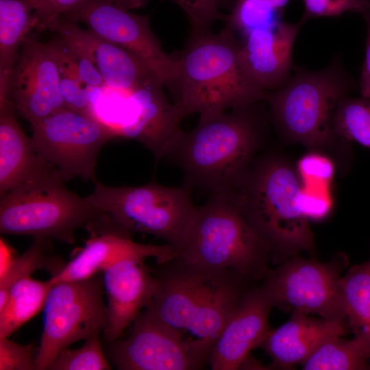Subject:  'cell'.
I'll return each instance as SVG.
<instances>
[{"instance_id":"6da1fadb","label":"cell","mask_w":370,"mask_h":370,"mask_svg":"<svg viewBox=\"0 0 370 370\" xmlns=\"http://www.w3.org/2000/svg\"><path fill=\"white\" fill-rule=\"evenodd\" d=\"M259 101L201 114L192 130L181 133L165 158L181 169L186 185L211 195H229L236 189L260 144Z\"/></svg>"},{"instance_id":"7a4b0ae2","label":"cell","mask_w":370,"mask_h":370,"mask_svg":"<svg viewBox=\"0 0 370 370\" xmlns=\"http://www.w3.org/2000/svg\"><path fill=\"white\" fill-rule=\"evenodd\" d=\"M236 36L224 26L218 33L190 32L184 48L175 57L176 77L167 86L182 119L265 101L267 92L244 67L241 40Z\"/></svg>"},{"instance_id":"3957f363","label":"cell","mask_w":370,"mask_h":370,"mask_svg":"<svg viewBox=\"0 0 370 370\" xmlns=\"http://www.w3.org/2000/svg\"><path fill=\"white\" fill-rule=\"evenodd\" d=\"M158 264L153 272L157 291L145 309L183 335L188 332L191 338L212 347L253 280L231 269L176 258Z\"/></svg>"},{"instance_id":"277c9868","label":"cell","mask_w":370,"mask_h":370,"mask_svg":"<svg viewBox=\"0 0 370 370\" xmlns=\"http://www.w3.org/2000/svg\"><path fill=\"white\" fill-rule=\"evenodd\" d=\"M302 188L299 175L282 159L254 160L230 195L243 215L268 245L271 260L312 252L313 234L298 204Z\"/></svg>"},{"instance_id":"5b68a950","label":"cell","mask_w":370,"mask_h":370,"mask_svg":"<svg viewBox=\"0 0 370 370\" xmlns=\"http://www.w3.org/2000/svg\"><path fill=\"white\" fill-rule=\"evenodd\" d=\"M175 252L184 262L231 269L253 281L263 278L271 259L268 245L225 194L195 206Z\"/></svg>"},{"instance_id":"8992f818","label":"cell","mask_w":370,"mask_h":370,"mask_svg":"<svg viewBox=\"0 0 370 370\" xmlns=\"http://www.w3.org/2000/svg\"><path fill=\"white\" fill-rule=\"evenodd\" d=\"M358 89L339 56L324 69L295 66L287 83L267 92L265 101L276 127L290 140L311 149L348 144L336 134L334 119L339 100Z\"/></svg>"},{"instance_id":"52a82bcc","label":"cell","mask_w":370,"mask_h":370,"mask_svg":"<svg viewBox=\"0 0 370 370\" xmlns=\"http://www.w3.org/2000/svg\"><path fill=\"white\" fill-rule=\"evenodd\" d=\"M64 182L59 171L47 162L0 197V233L73 244L75 232L103 214L88 196L79 197Z\"/></svg>"},{"instance_id":"ba28073f","label":"cell","mask_w":370,"mask_h":370,"mask_svg":"<svg viewBox=\"0 0 370 370\" xmlns=\"http://www.w3.org/2000/svg\"><path fill=\"white\" fill-rule=\"evenodd\" d=\"M90 201L116 224L131 232L149 234L175 248L195 206L192 188L155 180L134 186H109L97 180Z\"/></svg>"},{"instance_id":"9c48e42d","label":"cell","mask_w":370,"mask_h":370,"mask_svg":"<svg viewBox=\"0 0 370 370\" xmlns=\"http://www.w3.org/2000/svg\"><path fill=\"white\" fill-rule=\"evenodd\" d=\"M103 288L99 273L83 280L53 284L43 308L36 370L47 369L56 356L73 343L103 331L108 320Z\"/></svg>"},{"instance_id":"30bf717a","label":"cell","mask_w":370,"mask_h":370,"mask_svg":"<svg viewBox=\"0 0 370 370\" xmlns=\"http://www.w3.org/2000/svg\"><path fill=\"white\" fill-rule=\"evenodd\" d=\"M31 128L36 151L59 171L64 182L77 177L97 181V159L101 148L119 137L114 126L69 108L52 114Z\"/></svg>"},{"instance_id":"8fae6325","label":"cell","mask_w":370,"mask_h":370,"mask_svg":"<svg viewBox=\"0 0 370 370\" xmlns=\"http://www.w3.org/2000/svg\"><path fill=\"white\" fill-rule=\"evenodd\" d=\"M345 263L344 257L320 262L294 256L277 269H269L262 286L274 307L347 324L341 288Z\"/></svg>"},{"instance_id":"7c38bea8","label":"cell","mask_w":370,"mask_h":370,"mask_svg":"<svg viewBox=\"0 0 370 370\" xmlns=\"http://www.w3.org/2000/svg\"><path fill=\"white\" fill-rule=\"evenodd\" d=\"M108 357L121 370H195L210 362L212 345L186 338L144 310L130 334L108 343Z\"/></svg>"},{"instance_id":"4fadbf2b","label":"cell","mask_w":370,"mask_h":370,"mask_svg":"<svg viewBox=\"0 0 370 370\" xmlns=\"http://www.w3.org/2000/svg\"><path fill=\"white\" fill-rule=\"evenodd\" d=\"M84 23L97 36L132 53L145 63L164 86L175 79L177 63L168 56L149 25V15L135 14L109 0H80L60 16Z\"/></svg>"},{"instance_id":"5bb4252c","label":"cell","mask_w":370,"mask_h":370,"mask_svg":"<svg viewBox=\"0 0 370 370\" xmlns=\"http://www.w3.org/2000/svg\"><path fill=\"white\" fill-rule=\"evenodd\" d=\"M60 79L51 42H41L28 37L12 73L8 99L31 127L67 108L60 92Z\"/></svg>"},{"instance_id":"9a60e30c","label":"cell","mask_w":370,"mask_h":370,"mask_svg":"<svg viewBox=\"0 0 370 370\" xmlns=\"http://www.w3.org/2000/svg\"><path fill=\"white\" fill-rule=\"evenodd\" d=\"M46 29L58 33L71 48L87 56L99 71L104 84L111 88L130 92L153 80H160L132 53L75 23L59 16L49 21Z\"/></svg>"},{"instance_id":"2e32d148","label":"cell","mask_w":370,"mask_h":370,"mask_svg":"<svg viewBox=\"0 0 370 370\" xmlns=\"http://www.w3.org/2000/svg\"><path fill=\"white\" fill-rule=\"evenodd\" d=\"M273 304L263 286H253L234 310L212 345L213 370L240 369L250 351L260 346L270 330Z\"/></svg>"},{"instance_id":"e0dca14e","label":"cell","mask_w":370,"mask_h":370,"mask_svg":"<svg viewBox=\"0 0 370 370\" xmlns=\"http://www.w3.org/2000/svg\"><path fill=\"white\" fill-rule=\"evenodd\" d=\"M173 246L134 242L130 232L118 225L108 231L95 233L71 261L50 280L53 284L90 278L111 265L126 260H143L154 258L158 264L176 257Z\"/></svg>"},{"instance_id":"ac0fdd59","label":"cell","mask_w":370,"mask_h":370,"mask_svg":"<svg viewBox=\"0 0 370 370\" xmlns=\"http://www.w3.org/2000/svg\"><path fill=\"white\" fill-rule=\"evenodd\" d=\"M303 24L280 21L256 28L243 36L241 56L253 82L267 92L283 87L291 78L294 65L292 51Z\"/></svg>"},{"instance_id":"d6986e66","label":"cell","mask_w":370,"mask_h":370,"mask_svg":"<svg viewBox=\"0 0 370 370\" xmlns=\"http://www.w3.org/2000/svg\"><path fill=\"white\" fill-rule=\"evenodd\" d=\"M103 272L108 299V320L103 332L106 341L110 343L119 338L142 309L151 304L158 282L143 260H123Z\"/></svg>"},{"instance_id":"ffe728a7","label":"cell","mask_w":370,"mask_h":370,"mask_svg":"<svg viewBox=\"0 0 370 370\" xmlns=\"http://www.w3.org/2000/svg\"><path fill=\"white\" fill-rule=\"evenodd\" d=\"M348 328L342 321L314 319L293 312L288 321L270 329L260 347L275 365L291 367L301 365L323 342L334 336H343Z\"/></svg>"},{"instance_id":"44dd1931","label":"cell","mask_w":370,"mask_h":370,"mask_svg":"<svg viewBox=\"0 0 370 370\" xmlns=\"http://www.w3.org/2000/svg\"><path fill=\"white\" fill-rule=\"evenodd\" d=\"M14 110L10 100L0 101V197L47 162L36 151Z\"/></svg>"},{"instance_id":"7402d4cb","label":"cell","mask_w":370,"mask_h":370,"mask_svg":"<svg viewBox=\"0 0 370 370\" xmlns=\"http://www.w3.org/2000/svg\"><path fill=\"white\" fill-rule=\"evenodd\" d=\"M32 29L36 21L29 0H0V101L8 99L13 69Z\"/></svg>"},{"instance_id":"603a6c76","label":"cell","mask_w":370,"mask_h":370,"mask_svg":"<svg viewBox=\"0 0 370 370\" xmlns=\"http://www.w3.org/2000/svg\"><path fill=\"white\" fill-rule=\"evenodd\" d=\"M53 284L27 277L12 287L4 307L0 310V338L8 337L44 308Z\"/></svg>"},{"instance_id":"cb8c5ba5","label":"cell","mask_w":370,"mask_h":370,"mask_svg":"<svg viewBox=\"0 0 370 370\" xmlns=\"http://www.w3.org/2000/svg\"><path fill=\"white\" fill-rule=\"evenodd\" d=\"M341 288L349 328L370 347V260L349 269Z\"/></svg>"},{"instance_id":"d4e9b609","label":"cell","mask_w":370,"mask_h":370,"mask_svg":"<svg viewBox=\"0 0 370 370\" xmlns=\"http://www.w3.org/2000/svg\"><path fill=\"white\" fill-rule=\"evenodd\" d=\"M334 336L320 345L301 364L306 370L370 369V347L361 337L350 340Z\"/></svg>"},{"instance_id":"484cf974","label":"cell","mask_w":370,"mask_h":370,"mask_svg":"<svg viewBox=\"0 0 370 370\" xmlns=\"http://www.w3.org/2000/svg\"><path fill=\"white\" fill-rule=\"evenodd\" d=\"M291 0H233L223 20L224 27L236 35L272 25L281 21Z\"/></svg>"},{"instance_id":"4316f807","label":"cell","mask_w":370,"mask_h":370,"mask_svg":"<svg viewBox=\"0 0 370 370\" xmlns=\"http://www.w3.org/2000/svg\"><path fill=\"white\" fill-rule=\"evenodd\" d=\"M49 238H34L30 247L21 255L16 256L13 262L0 276V310L8 298L12 286L18 281L27 277L36 271L46 269L56 274L64 265L59 259L49 254Z\"/></svg>"},{"instance_id":"83f0119b","label":"cell","mask_w":370,"mask_h":370,"mask_svg":"<svg viewBox=\"0 0 370 370\" xmlns=\"http://www.w3.org/2000/svg\"><path fill=\"white\" fill-rule=\"evenodd\" d=\"M334 130L344 141H354L370 149V99L342 97L336 106Z\"/></svg>"},{"instance_id":"f1b7e54d","label":"cell","mask_w":370,"mask_h":370,"mask_svg":"<svg viewBox=\"0 0 370 370\" xmlns=\"http://www.w3.org/2000/svg\"><path fill=\"white\" fill-rule=\"evenodd\" d=\"M49 370H109L111 365L102 349L99 334L74 349L66 348L53 359Z\"/></svg>"},{"instance_id":"f546056e","label":"cell","mask_w":370,"mask_h":370,"mask_svg":"<svg viewBox=\"0 0 370 370\" xmlns=\"http://www.w3.org/2000/svg\"><path fill=\"white\" fill-rule=\"evenodd\" d=\"M167 1L175 3L182 10L190 23L191 32H204L210 30L214 21H223L225 13L222 10H228L233 0Z\"/></svg>"},{"instance_id":"4dcf8cb0","label":"cell","mask_w":370,"mask_h":370,"mask_svg":"<svg viewBox=\"0 0 370 370\" xmlns=\"http://www.w3.org/2000/svg\"><path fill=\"white\" fill-rule=\"evenodd\" d=\"M297 168L302 186L330 189L335 169L328 156L317 151L308 153L299 159Z\"/></svg>"},{"instance_id":"1f68e13d","label":"cell","mask_w":370,"mask_h":370,"mask_svg":"<svg viewBox=\"0 0 370 370\" xmlns=\"http://www.w3.org/2000/svg\"><path fill=\"white\" fill-rule=\"evenodd\" d=\"M304 11L300 20L318 17H338L345 12L370 13V0H303Z\"/></svg>"},{"instance_id":"d6a6232c","label":"cell","mask_w":370,"mask_h":370,"mask_svg":"<svg viewBox=\"0 0 370 370\" xmlns=\"http://www.w3.org/2000/svg\"><path fill=\"white\" fill-rule=\"evenodd\" d=\"M35 348L32 344L22 345L8 337L0 338V370H34Z\"/></svg>"},{"instance_id":"836d02e7","label":"cell","mask_w":370,"mask_h":370,"mask_svg":"<svg viewBox=\"0 0 370 370\" xmlns=\"http://www.w3.org/2000/svg\"><path fill=\"white\" fill-rule=\"evenodd\" d=\"M83 85L75 77L60 75V90L67 108L86 116L97 117L93 111L90 95Z\"/></svg>"},{"instance_id":"e575fe53","label":"cell","mask_w":370,"mask_h":370,"mask_svg":"<svg viewBox=\"0 0 370 370\" xmlns=\"http://www.w3.org/2000/svg\"><path fill=\"white\" fill-rule=\"evenodd\" d=\"M298 204L308 221H319L327 217L332 207L330 189L302 186Z\"/></svg>"},{"instance_id":"d590c367","label":"cell","mask_w":370,"mask_h":370,"mask_svg":"<svg viewBox=\"0 0 370 370\" xmlns=\"http://www.w3.org/2000/svg\"><path fill=\"white\" fill-rule=\"evenodd\" d=\"M33 8L36 29H46L47 24L62 15L80 0H29Z\"/></svg>"},{"instance_id":"8d00e7d4","label":"cell","mask_w":370,"mask_h":370,"mask_svg":"<svg viewBox=\"0 0 370 370\" xmlns=\"http://www.w3.org/2000/svg\"><path fill=\"white\" fill-rule=\"evenodd\" d=\"M362 16L367 28L365 55L360 68L358 84L360 96L370 99V13L365 14Z\"/></svg>"},{"instance_id":"74e56055","label":"cell","mask_w":370,"mask_h":370,"mask_svg":"<svg viewBox=\"0 0 370 370\" xmlns=\"http://www.w3.org/2000/svg\"><path fill=\"white\" fill-rule=\"evenodd\" d=\"M0 276H1L16 258V251L3 237L0 239Z\"/></svg>"},{"instance_id":"f35d334b","label":"cell","mask_w":370,"mask_h":370,"mask_svg":"<svg viewBox=\"0 0 370 370\" xmlns=\"http://www.w3.org/2000/svg\"><path fill=\"white\" fill-rule=\"evenodd\" d=\"M116 5L126 10L138 9L143 8L148 0H109Z\"/></svg>"}]
</instances>
